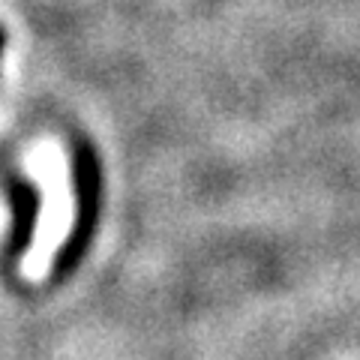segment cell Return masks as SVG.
I'll use <instances>...</instances> for the list:
<instances>
[{"label":"cell","instance_id":"6da1fadb","mask_svg":"<svg viewBox=\"0 0 360 360\" xmlns=\"http://www.w3.org/2000/svg\"><path fill=\"white\" fill-rule=\"evenodd\" d=\"M72 189H75V219L63 246L54 255V279H66L75 274L96 234L99 201H103V195H99L103 193V174H99V156L87 141H78L72 150Z\"/></svg>","mask_w":360,"mask_h":360},{"label":"cell","instance_id":"7a4b0ae2","mask_svg":"<svg viewBox=\"0 0 360 360\" xmlns=\"http://www.w3.org/2000/svg\"><path fill=\"white\" fill-rule=\"evenodd\" d=\"M6 193H9V207H13V231H9L4 264L13 267L18 258L30 250V243H33L37 222H39L42 195H39V189L33 186L30 180H25V177H9Z\"/></svg>","mask_w":360,"mask_h":360},{"label":"cell","instance_id":"3957f363","mask_svg":"<svg viewBox=\"0 0 360 360\" xmlns=\"http://www.w3.org/2000/svg\"><path fill=\"white\" fill-rule=\"evenodd\" d=\"M4 49H6V30L0 25V58H4Z\"/></svg>","mask_w":360,"mask_h":360}]
</instances>
